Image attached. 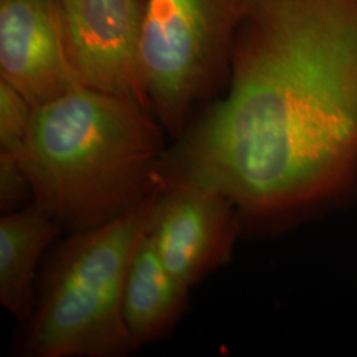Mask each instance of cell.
I'll list each match as a JSON object with an SVG mask.
<instances>
[{
    "instance_id": "52a82bcc",
    "label": "cell",
    "mask_w": 357,
    "mask_h": 357,
    "mask_svg": "<svg viewBox=\"0 0 357 357\" xmlns=\"http://www.w3.org/2000/svg\"><path fill=\"white\" fill-rule=\"evenodd\" d=\"M0 75L33 107L84 86L66 50L59 0H0Z\"/></svg>"
},
{
    "instance_id": "ba28073f",
    "label": "cell",
    "mask_w": 357,
    "mask_h": 357,
    "mask_svg": "<svg viewBox=\"0 0 357 357\" xmlns=\"http://www.w3.org/2000/svg\"><path fill=\"white\" fill-rule=\"evenodd\" d=\"M190 290L166 268L144 233L130 262L123 293V315L135 349L174 330Z\"/></svg>"
},
{
    "instance_id": "9c48e42d",
    "label": "cell",
    "mask_w": 357,
    "mask_h": 357,
    "mask_svg": "<svg viewBox=\"0 0 357 357\" xmlns=\"http://www.w3.org/2000/svg\"><path fill=\"white\" fill-rule=\"evenodd\" d=\"M61 227L36 203L0 220V303L17 319H31L38 259Z\"/></svg>"
},
{
    "instance_id": "8fae6325",
    "label": "cell",
    "mask_w": 357,
    "mask_h": 357,
    "mask_svg": "<svg viewBox=\"0 0 357 357\" xmlns=\"http://www.w3.org/2000/svg\"><path fill=\"white\" fill-rule=\"evenodd\" d=\"M32 196V184L23 162L13 153L0 151V208L1 213H10L23 208ZM26 206V205H24Z\"/></svg>"
},
{
    "instance_id": "8992f818",
    "label": "cell",
    "mask_w": 357,
    "mask_h": 357,
    "mask_svg": "<svg viewBox=\"0 0 357 357\" xmlns=\"http://www.w3.org/2000/svg\"><path fill=\"white\" fill-rule=\"evenodd\" d=\"M144 3L59 0V7L66 50L82 85L135 101L150 112L139 72Z\"/></svg>"
},
{
    "instance_id": "3957f363",
    "label": "cell",
    "mask_w": 357,
    "mask_h": 357,
    "mask_svg": "<svg viewBox=\"0 0 357 357\" xmlns=\"http://www.w3.org/2000/svg\"><path fill=\"white\" fill-rule=\"evenodd\" d=\"M160 191L60 245L29 319L24 356L125 357L137 351L123 315L125 282Z\"/></svg>"
},
{
    "instance_id": "7a4b0ae2",
    "label": "cell",
    "mask_w": 357,
    "mask_h": 357,
    "mask_svg": "<svg viewBox=\"0 0 357 357\" xmlns=\"http://www.w3.org/2000/svg\"><path fill=\"white\" fill-rule=\"evenodd\" d=\"M163 130L139 103L88 86L35 107L23 155L33 203L72 234L125 215L165 187Z\"/></svg>"
},
{
    "instance_id": "6da1fadb",
    "label": "cell",
    "mask_w": 357,
    "mask_h": 357,
    "mask_svg": "<svg viewBox=\"0 0 357 357\" xmlns=\"http://www.w3.org/2000/svg\"><path fill=\"white\" fill-rule=\"evenodd\" d=\"M228 94L167 151L166 180L229 197L243 218H291L357 187V0H250Z\"/></svg>"
},
{
    "instance_id": "30bf717a",
    "label": "cell",
    "mask_w": 357,
    "mask_h": 357,
    "mask_svg": "<svg viewBox=\"0 0 357 357\" xmlns=\"http://www.w3.org/2000/svg\"><path fill=\"white\" fill-rule=\"evenodd\" d=\"M33 106L11 84L0 78V151L23 162Z\"/></svg>"
},
{
    "instance_id": "5b68a950",
    "label": "cell",
    "mask_w": 357,
    "mask_h": 357,
    "mask_svg": "<svg viewBox=\"0 0 357 357\" xmlns=\"http://www.w3.org/2000/svg\"><path fill=\"white\" fill-rule=\"evenodd\" d=\"M241 215L222 192L166 180L146 230L166 268L188 289L229 259Z\"/></svg>"
},
{
    "instance_id": "277c9868",
    "label": "cell",
    "mask_w": 357,
    "mask_h": 357,
    "mask_svg": "<svg viewBox=\"0 0 357 357\" xmlns=\"http://www.w3.org/2000/svg\"><path fill=\"white\" fill-rule=\"evenodd\" d=\"M250 0H146L139 72L149 110L180 138L195 105L229 75Z\"/></svg>"
}]
</instances>
